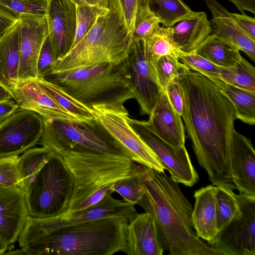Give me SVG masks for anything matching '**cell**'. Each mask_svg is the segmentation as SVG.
I'll use <instances>...</instances> for the list:
<instances>
[{
  "instance_id": "cell-1",
  "label": "cell",
  "mask_w": 255,
  "mask_h": 255,
  "mask_svg": "<svg viewBox=\"0 0 255 255\" xmlns=\"http://www.w3.org/2000/svg\"><path fill=\"white\" fill-rule=\"evenodd\" d=\"M182 89L181 117L200 165L207 171L212 185L236 187L231 167L234 108L210 78L187 69L177 78Z\"/></svg>"
},
{
  "instance_id": "cell-2",
  "label": "cell",
  "mask_w": 255,
  "mask_h": 255,
  "mask_svg": "<svg viewBox=\"0 0 255 255\" xmlns=\"http://www.w3.org/2000/svg\"><path fill=\"white\" fill-rule=\"evenodd\" d=\"M144 193L137 204L152 218L169 255H221L204 243L194 229L193 207L178 183L164 173L136 165Z\"/></svg>"
},
{
  "instance_id": "cell-3",
  "label": "cell",
  "mask_w": 255,
  "mask_h": 255,
  "mask_svg": "<svg viewBox=\"0 0 255 255\" xmlns=\"http://www.w3.org/2000/svg\"><path fill=\"white\" fill-rule=\"evenodd\" d=\"M128 222L112 216L53 228L28 216L17 241L29 255H112L125 249Z\"/></svg>"
},
{
  "instance_id": "cell-4",
  "label": "cell",
  "mask_w": 255,
  "mask_h": 255,
  "mask_svg": "<svg viewBox=\"0 0 255 255\" xmlns=\"http://www.w3.org/2000/svg\"><path fill=\"white\" fill-rule=\"evenodd\" d=\"M44 78L91 108L94 105L121 108L134 98L124 61L60 72Z\"/></svg>"
},
{
  "instance_id": "cell-5",
  "label": "cell",
  "mask_w": 255,
  "mask_h": 255,
  "mask_svg": "<svg viewBox=\"0 0 255 255\" xmlns=\"http://www.w3.org/2000/svg\"><path fill=\"white\" fill-rule=\"evenodd\" d=\"M132 42V35L117 16L109 9H103L81 40L55 61L49 75L106 63H120L128 56Z\"/></svg>"
},
{
  "instance_id": "cell-6",
  "label": "cell",
  "mask_w": 255,
  "mask_h": 255,
  "mask_svg": "<svg viewBox=\"0 0 255 255\" xmlns=\"http://www.w3.org/2000/svg\"><path fill=\"white\" fill-rule=\"evenodd\" d=\"M42 119L43 130L38 143L51 153L109 155L132 160L128 150L95 118L82 122Z\"/></svg>"
},
{
  "instance_id": "cell-7",
  "label": "cell",
  "mask_w": 255,
  "mask_h": 255,
  "mask_svg": "<svg viewBox=\"0 0 255 255\" xmlns=\"http://www.w3.org/2000/svg\"><path fill=\"white\" fill-rule=\"evenodd\" d=\"M74 189L72 173L58 155L51 153L24 192L28 216L48 218L66 213Z\"/></svg>"
},
{
  "instance_id": "cell-8",
  "label": "cell",
  "mask_w": 255,
  "mask_h": 255,
  "mask_svg": "<svg viewBox=\"0 0 255 255\" xmlns=\"http://www.w3.org/2000/svg\"><path fill=\"white\" fill-rule=\"evenodd\" d=\"M59 156L75 180V189L69 211L75 210L96 190L130 176L135 165L130 159L109 155L65 154Z\"/></svg>"
},
{
  "instance_id": "cell-9",
  "label": "cell",
  "mask_w": 255,
  "mask_h": 255,
  "mask_svg": "<svg viewBox=\"0 0 255 255\" xmlns=\"http://www.w3.org/2000/svg\"><path fill=\"white\" fill-rule=\"evenodd\" d=\"M242 215L229 222L207 245L221 255H255V196L237 194Z\"/></svg>"
},
{
  "instance_id": "cell-10",
  "label": "cell",
  "mask_w": 255,
  "mask_h": 255,
  "mask_svg": "<svg viewBox=\"0 0 255 255\" xmlns=\"http://www.w3.org/2000/svg\"><path fill=\"white\" fill-rule=\"evenodd\" d=\"M91 108L95 118L128 150L134 162L164 173L160 160L129 125L128 113L124 106L94 105Z\"/></svg>"
},
{
  "instance_id": "cell-11",
  "label": "cell",
  "mask_w": 255,
  "mask_h": 255,
  "mask_svg": "<svg viewBox=\"0 0 255 255\" xmlns=\"http://www.w3.org/2000/svg\"><path fill=\"white\" fill-rule=\"evenodd\" d=\"M128 122L169 172L173 180L189 187L197 182L199 176L185 146L177 147L164 141L152 130L148 121L128 117Z\"/></svg>"
},
{
  "instance_id": "cell-12",
  "label": "cell",
  "mask_w": 255,
  "mask_h": 255,
  "mask_svg": "<svg viewBox=\"0 0 255 255\" xmlns=\"http://www.w3.org/2000/svg\"><path fill=\"white\" fill-rule=\"evenodd\" d=\"M43 119L37 113L19 109L0 123V157L18 155L38 143Z\"/></svg>"
},
{
  "instance_id": "cell-13",
  "label": "cell",
  "mask_w": 255,
  "mask_h": 255,
  "mask_svg": "<svg viewBox=\"0 0 255 255\" xmlns=\"http://www.w3.org/2000/svg\"><path fill=\"white\" fill-rule=\"evenodd\" d=\"M134 99L142 114L149 116L162 90L155 72L145 58L142 41L132 39L131 48L124 60Z\"/></svg>"
},
{
  "instance_id": "cell-14",
  "label": "cell",
  "mask_w": 255,
  "mask_h": 255,
  "mask_svg": "<svg viewBox=\"0 0 255 255\" xmlns=\"http://www.w3.org/2000/svg\"><path fill=\"white\" fill-rule=\"evenodd\" d=\"M18 82L37 77V62L48 36L45 15L20 13Z\"/></svg>"
},
{
  "instance_id": "cell-15",
  "label": "cell",
  "mask_w": 255,
  "mask_h": 255,
  "mask_svg": "<svg viewBox=\"0 0 255 255\" xmlns=\"http://www.w3.org/2000/svg\"><path fill=\"white\" fill-rule=\"evenodd\" d=\"M45 16L48 37L56 61L72 45L76 29V5L71 0H47Z\"/></svg>"
},
{
  "instance_id": "cell-16",
  "label": "cell",
  "mask_w": 255,
  "mask_h": 255,
  "mask_svg": "<svg viewBox=\"0 0 255 255\" xmlns=\"http://www.w3.org/2000/svg\"><path fill=\"white\" fill-rule=\"evenodd\" d=\"M113 192L110 190L99 203L86 209L69 211L55 217L37 218L38 220L45 226L54 228L112 216L128 219L136 213L134 205L114 198Z\"/></svg>"
},
{
  "instance_id": "cell-17",
  "label": "cell",
  "mask_w": 255,
  "mask_h": 255,
  "mask_svg": "<svg viewBox=\"0 0 255 255\" xmlns=\"http://www.w3.org/2000/svg\"><path fill=\"white\" fill-rule=\"evenodd\" d=\"M28 217L23 191L0 184V235L9 246L18 240Z\"/></svg>"
},
{
  "instance_id": "cell-18",
  "label": "cell",
  "mask_w": 255,
  "mask_h": 255,
  "mask_svg": "<svg viewBox=\"0 0 255 255\" xmlns=\"http://www.w3.org/2000/svg\"><path fill=\"white\" fill-rule=\"evenodd\" d=\"M14 101L19 109L34 112L42 118L82 122L62 107L33 79L17 82Z\"/></svg>"
},
{
  "instance_id": "cell-19",
  "label": "cell",
  "mask_w": 255,
  "mask_h": 255,
  "mask_svg": "<svg viewBox=\"0 0 255 255\" xmlns=\"http://www.w3.org/2000/svg\"><path fill=\"white\" fill-rule=\"evenodd\" d=\"M164 251L154 221L147 213H136L128 219L123 252L128 255H162Z\"/></svg>"
},
{
  "instance_id": "cell-20",
  "label": "cell",
  "mask_w": 255,
  "mask_h": 255,
  "mask_svg": "<svg viewBox=\"0 0 255 255\" xmlns=\"http://www.w3.org/2000/svg\"><path fill=\"white\" fill-rule=\"evenodd\" d=\"M232 181L240 192L255 196V151L251 140L233 131L231 154Z\"/></svg>"
},
{
  "instance_id": "cell-21",
  "label": "cell",
  "mask_w": 255,
  "mask_h": 255,
  "mask_svg": "<svg viewBox=\"0 0 255 255\" xmlns=\"http://www.w3.org/2000/svg\"><path fill=\"white\" fill-rule=\"evenodd\" d=\"M152 130L172 145L185 146L184 127L181 116L174 110L162 90L148 121Z\"/></svg>"
},
{
  "instance_id": "cell-22",
  "label": "cell",
  "mask_w": 255,
  "mask_h": 255,
  "mask_svg": "<svg viewBox=\"0 0 255 255\" xmlns=\"http://www.w3.org/2000/svg\"><path fill=\"white\" fill-rule=\"evenodd\" d=\"M212 13L210 21L212 34L220 37L245 53L255 61V40L248 35L237 24L229 12L216 0H205Z\"/></svg>"
},
{
  "instance_id": "cell-23",
  "label": "cell",
  "mask_w": 255,
  "mask_h": 255,
  "mask_svg": "<svg viewBox=\"0 0 255 255\" xmlns=\"http://www.w3.org/2000/svg\"><path fill=\"white\" fill-rule=\"evenodd\" d=\"M19 22L0 38V86L14 100L19 61Z\"/></svg>"
},
{
  "instance_id": "cell-24",
  "label": "cell",
  "mask_w": 255,
  "mask_h": 255,
  "mask_svg": "<svg viewBox=\"0 0 255 255\" xmlns=\"http://www.w3.org/2000/svg\"><path fill=\"white\" fill-rule=\"evenodd\" d=\"M175 25L171 27L173 41L186 53L195 52L212 34L210 21L204 12H195Z\"/></svg>"
},
{
  "instance_id": "cell-25",
  "label": "cell",
  "mask_w": 255,
  "mask_h": 255,
  "mask_svg": "<svg viewBox=\"0 0 255 255\" xmlns=\"http://www.w3.org/2000/svg\"><path fill=\"white\" fill-rule=\"evenodd\" d=\"M217 186L208 185L196 190L192 214L194 229L201 239L209 241L218 233L216 207Z\"/></svg>"
},
{
  "instance_id": "cell-26",
  "label": "cell",
  "mask_w": 255,
  "mask_h": 255,
  "mask_svg": "<svg viewBox=\"0 0 255 255\" xmlns=\"http://www.w3.org/2000/svg\"><path fill=\"white\" fill-rule=\"evenodd\" d=\"M194 52L223 68L233 66L242 57L237 47L213 34H211Z\"/></svg>"
},
{
  "instance_id": "cell-27",
  "label": "cell",
  "mask_w": 255,
  "mask_h": 255,
  "mask_svg": "<svg viewBox=\"0 0 255 255\" xmlns=\"http://www.w3.org/2000/svg\"><path fill=\"white\" fill-rule=\"evenodd\" d=\"M228 98L233 106L237 119L244 123L255 125V93L249 91L219 79H211Z\"/></svg>"
},
{
  "instance_id": "cell-28",
  "label": "cell",
  "mask_w": 255,
  "mask_h": 255,
  "mask_svg": "<svg viewBox=\"0 0 255 255\" xmlns=\"http://www.w3.org/2000/svg\"><path fill=\"white\" fill-rule=\"evenodd\" d=\"M142 41L145 58L154 70L155 63L160 57L168 55L177 57L182 52L173 41L171 27L159 25L148 37Z\"/></svg>"
},
{
  "instance_id": "cell-29",
  "label": "cell",
  "mask_w": 255,
  "mask_h": 255,
  "mask_svg": "<svg viewBox=\"0 0 255 255\" xmlns=\"http://www.w3.org/2000/svg\"><path fill=\"white\" fill-rule=\"evenodd\" d=\"M34 80L62 107L81 121H88L95 118L92 108L76 100L59 85L44 78H37Z\"/></svg>"
},
{
  "instance_id": "cell-30",
  "label": "cell",
  "mask_w": 255,
  "mask_h": 255,
  "mask_svg": "<svg viewBox=\"0 0 255 255\" xmlns=\"http://www.w3.org/2000/svg\"><path fill=\"white\" fill-rule=\"evenodd\" d=\"M51 152L46 148H29L17 159V169L20 180V188L25 192L43 165L47 161Z\"/></svg>"
},
{
  "instance_id": "cell-31",
  "label": "cell",
  "mask_w": 255,
  "mask_h": 255,
  "mask_svg": "<svg viewBox=\"0 0 255 255\" xmlns=\"http://www.w3.org/2000/svg\"><path fill=\"white\" fill-rule=\"evenodd\" d=\"M233 191L228 188L217 186L216 207L218 231L231 221L241 216L239 201Z\"/></svg>"
},
{
  "instance_id": "cell-32",
  "label": "cell",
  "mask_w": 255,
  "mask_h": 255,
  "mask_svg": "<svg viewBox=\"0 0 255 255\" xmlns=\"http://www.w3.org/2000/svg\"><path fill=\"white\" fill-rule=\"evenodd\" d=\"M220 79L237 87L255 93V69L242 56L233 66L221 67Z\"/></svg>"
},
{
  "instance_id": "cell-33",
  "label": "cell",
  "mask_w": 255,
  "mask_h": 255,
  "mask_svg": "<svg viewBox=\"0 0 255 255\" xmlns=\"http://www.w3.org/2000/svg\"><path fill=\"white\" fill-rule=\"evenodd\" d=\"M149 6L155 5L152 11L162 26L170 27L192 15L195 11L182 0H148Z\"/></svg>"
},
{
  "instance_id": "cell-34",
  "label": "cell",
  "mask_w": 255,
  "mask_h": 255,
  "mask_svg": "<svg viewBox=\"0 0 255 255\" xmlns=\"http://www.w3.org/2000/svg\"><path fill=\"white\" fill-rule=\"evenodd\" d=\"M149 5L148 0H109V9L131 35L138 10L140 7Z\"/></svg>"
},
{
  "instance_id": "cell-35",
  "label": "cell",
  "mask_w": 255,
  "mask_h": 255,
  "mask_svg": "<svg viewBox=\"0 0 255 255\" xmlns=\"http://www.w3.org/2000/svg\"><path fill=\"white\" fill-rule=\"evenodd\" d=\"M110 190L117 192L125 201L133 205L137 204L145 190L136 164L130 176L116 181L112 184Z\"/></svg>"
},
{
  "instance_id": "cell-36",
  "label": "cell",
  "mask_w": 255,
  "mask_h": 255,
  "mask_svg": "<svg viewBox=\"0 0 255 255\" xmlns=\"http://www.w3.org/2000/svg\"><path fill=\"white\" fill-rule=\"evenodd\" d=\"M187 69H189L179 61L177 56L168 55L162 56L157 60L155 65L157 83L165 91L170 83Z\"/></svg>"
},
{
  "instance_id": "cell-37",
  "label": "cell",
  "mask_w": 255,
  "mask_h": 255,
  "mask_svg": "<svg viewBox=\"0 0 255 255\" xmlns=\"http://www.w3.org/2000/svg\"><path fill=\"white\" fill-rule=\"evenodd\" d=\"M160 21L149 5L140 7L138 10L132 33V39L142 41L148 37L160 25Z\"/></svg>"
},
{
  "instance_id": "cell-38",
  "label": "cell",
  "mask_w": 255,
  "mask_h": 255,
  "mask_svg": "<svg viewBox=\"0 0 255 255\" xmlns=\"http://www.w3.org/2000/svg\"><path fill=\"white\" fill-rule=\"evenodd\" d=\"M179 61L190 70L197 72L210 79H220L221 67L217 66L195 52L180 53Z\"/></svg>"
},
{
  "instance_id": "cell-39",
  "label": "cell",
  "mask_w": 255,
  "mask_h": 255,
  "mask_svg": "<svg viewBox=\"0 0 255 255\" xmlns=\"http://www.w3.org/2000/svg\"><path fill=\"white\" fill-rule=\"evenodd\" d=\"M75 5L76 14L75 34L71 49L75 46L88 32L95 22L98 14L103 10L94 5L76 4Z\"/></svg>"
},
{
  "instance_id": "cell-40",
  "label": "cell",
  "mask_w": 255,
  "mask_h": 255,
  "mask_svg": "<svg viewBox=\"0 0 255 255\" xmlns=\"http://www.w3.org/2000/svg\"><path fill=\"white\" fill-rule=\"evenodd\" d=\"M47 0H0V6L20 13L45 15Z\"/></svg>"
},
{
  "instance_id": "cell-41",
  "label": "cell",
  "mask_w": 255,
  "mask_h": 255,
  "mask_svg": "<svg viewBox=\"0 0 255 255\" xmlns=\"http://www.w3.org/2000/svg\"><path fill=\"white\" fill-rule=\"evenodd\" d=\"M18 155L0 157V184L20 188L17 169Z\"/></svg>"
},
{
  "instance_id": "cell-42",
  "label": "cell",
  "mask_w": 255,
  "mask_h": 255,
  "mask_svg": "<svg viewBox=\"0 0 255 255\" xmlns=\"http://www.w3.org/2000/svg\"><path fill=\"white\" fill-rule=\"evenodd\" d=\"M55 61L48 36L42 45L38 57L37 78H45L48 76L52 71Z\"/></svg>"
},
{
  "instance_id": "cell-43",
  "label": "cell",
  "mask_w": 255,
  "mask_h": 255,
  "mask_svg": "<svg viewBox=\"0 0 255 255\" xmlns=\"http://www.w3.org/2000/svg\"><path fill=\"white\" fill-rule=\"evenodd\" d=\"M177 78L168 85L165 91L172 107L181 117L184 106L183 93Z\"/></svg>"
},
{
  "instance_id": "cell-44",
  "label": "cell",
  "mask_w": 255,
  "mask_h": 255,
  "mask_svg": "<svg viewBox=\"0 0 255 255\" xmlns=\"http://www.w3.org/2000/svg\"><path fill=\"white\" fill-rule=\"evenodd\" d=\"M19 20V15L0 6V38Z\"/></svg>"
},
{
  "instance_id": "cell-45",
  "label": "cell",
  "mask_w": 255,
  "mask_h": 255,
  "mask_svg": "<svg viewBox=\"0 0 255 255\" xmlns=\"http://www.w3.org/2000/svg\"><path fill=\"white\" fill-rule=\"evenodd\" d=\"M231 14L240 27L255 40V18L247 15L245 13L239 14L231 12Z\"/></svg>"
},
{
  "instance_id": "cell-46",
  "label": "cell",
  "mask_w": 255,
  "mask_h": 255,
  "mask_svg": "<svg viewBox=\"0 0 255 255\" xmlns=\"http://www.w3.org/2000/svg\"><path fill=\"white\" fill-rule=\"evenodd\" d=\"M112 184L107 185L92 193L82 201L75 210L84 209L99 203L111 190Z\"/></svg>"
},
{
  "instance_id": "cell-47",
  "label": "cell",
  "mask_w": 255,
  "mask_h": 255,
  "mask_svg": "<svg viewBox=\"0 0 255 255\" xmlns=\"http://www.w3.org/2000/svg\"><path fill=\"white\" fill-rule=\"evenodd\" d=\"M19 109L15 101L7 100L0 101V123Z\"/></svg>"
},
{
  "instance_id": "cell-48",
  "label": "cell",
  "mask_w": 255,
  "mask_h": 255,
  "mask_svg": "<svg viewBox=\"0 0 255 255\" xmlns=\"http://www.w3.org/2000/svg\"><path fill=\"white\" fill-rule=\"evenodd\" d=\"M233 3L242 13L249 11L255 14V0H228Z\"/></svg>"
},
{
  "instance_id": "cell-49",
  "label": "cell",
  "mask_w": 255,
  "mask_h": 255,
  "mask_svg": "<svg viewBox=\"0 0 255 255\" xmlns=\"http://www.w3.org/2000/svg\"><path fill=\"white\" fill-rule=\"evenodd\" d=\"M94 3L100 9H109V0H94Z\"/></svg>"
},
{
  "instance_id": "cell-50",
  "label": "cell",
  "mask_w": 255,
  "mask_h": 255,
  "mask_svg": "<svg viewBox=\"0 0 255 255\" xmlns=\"http://www.w3.org/2000/svg\"><path fill=\"white\" fill-rule=\"evenodd\" d=\"M13 99L12 96L0 86V101Z\"/></svg>"
},
{
  "instance_id": "cell-51",
  "label": "cell",
  "mask_w": 255,
  "mask_h": 255,
  "mask_svg": "<svg viewBox=\"0 0 255 255\" xmlns=\"http://www.w3.org/2000/svg\"><path fill=\"white\" fill-rule=\"evenodd\" d=\"M9 246L0 235V255L5 254L6 251L9 248Z\"/></svg>"
},
{
  "instance_id": "cell-52",
  "label": "cell",
  "mask_w": 255,
  "mask_h": 255,
  "mask_svg": "<svg viewBox=\"0 0 255 255\" xmlns=\"http://www.w3.org/2000/svg\"><path fill=\"white\" fill-rule=\"evenodd\" d=\"M75 4L79 5H94V0H71Z\"/></svg>"
}]
</instances>
